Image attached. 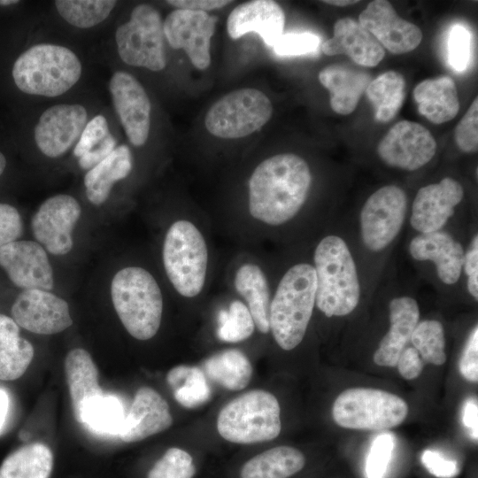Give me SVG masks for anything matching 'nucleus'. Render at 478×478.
<instances>
[{"label": "nucleus", "instance_id": "obj_1", "mask_svg": "<svg viewBox=\"0 0 478 478\" xmlns=\"http://www.w3.org/2000/svg\"><path fill=\"white\" fill-rule=\"evenodd\" d=\"M312 184L310 166L294 153H280L263 160L248 182V212L270 227L296 221L308 200Z\"/></svg>", "mask_w": 478, "mask_h": 478}, {"label": "nucleus", "instance_id": "obj_2", "mask_svg": "<svg viewBox=\"0 0 478 478\" xmlns=\"http://www.w3.org/2000/svg\"><path fill=\"white\" fill-rule=\"evenodd\" d=\"M315 308L327 318L351 315L368 288L366 270L350 235L342 230L324 234L314 246Z\"/></svg>", "mask_w": 478, "mask_h": 478}, {"label": "nucleus", "instance_id": "obj_3", "mask_svg": "<svg viewBox=\"0 0 478 478\" xmlns=\"http://www.w3.org/2000/svg\"><path fill=\"white\" fill-rule=\"evenodd\" d=\"M315 297L312 260L290 265L277 283L269 308V331L281 349L291 351L302 343L315 308Z\"/></svg>", "mask_w": 478, "mask_h": 478}, {"label": "nucleus", "instance_id": "obj_4", "mask_svg": "<svg viewBox=\"0 0 478 478\" xmlns=\"http://www.w3.org/2000/svg\"><path fill=\"white\" fill-rule=\"evenodd\" d=\"M407 214V195L399 186L384 185L368 196L356 219L357 240H352L364 266L368 259L381 262L389 253Z\"/></svg>", "mask_w": 478, "mask_h": 478}, {"label": "nucleus", "instance_id": "obj_5", "mask_svg": "<svg viewBox=\"0 0 478 478\" xmlns=\"http://www.w3.org/2000/svg\"><path fill=\"white\" fill-rule=\"evenodd\" d=\"M81 64L66 47L41 43L22 51L13 61L11 77L16 89L27 95L58 96L79 81Z\"/></svg>", "mask_w": 478, "mask_h": 478}, {"label": "nucleus", "instance_id": "obj_6", "mask_svg": "<svg viewBox=\"0 0 478 478\" xmlns=\"http://www.w3.org/2000/svg\"><path fill=\"white\" fill-rule=\"evenodd\" d=\"M114 309L127 331L135 339L149 340L158 332L163 312L161 289L146 269L127 266L111 283Z\"/></svg>", "mask_w": 478, "mask_h": 478}, {"label": "nucleus", "instance_id": "obj_7", "mask_svg": "<svg viewBox=\"0 0 478 478\" xmlns=\"http://www.w3.org/2000/svg\"><path fill=\"white\" fill-rule=\"evenodd\" d=\"M166 276L182 297L198 296L205 284L209 251L200 229L190 220L181 219L167 229L162 249Z\"/></svg>", "mask_w": 478, "mask_h": 478}, {"label": "nucleus", "instance_id": "obj_8", "mask_svg": "<svg viewBox=\"0 0 478 478\" xmlns=\"http://www.w3.org/2000/svg\"><path fill=\"white\" fill-rule=\"evenodd\" d=\"M280 413L279 402L272 393L263 389L251 390L220 410L217 429L225 440L235 443L271 441L281 429Z\"/></svg>", "mask_w": 478, "mask_h": 478}, {"label": "nucleus", "instance_id": "obj_9", "mask_svg": "<svg viewBox=\"0 0 478 478\" xmlns=\"http://www.w3.org/2000/svg\"><path fill=\"white\" fill-rule=\"evenodd\" d=\"M408 412L403 398L373 388L347 389L338 395L332 407V416L338 426L372 431L399 426Z\"/></svg>", "mask_w": 478, "mask_h": 478}, {"label": "nucleus", "instance_id": "obj_10", "mask_svg": "<svg viewBox=\"0 0 478 478\" xmlns=\"http://www.w3.org/2000/svg\"><path fill=\"white\" fill-rule=\"evenodd\" d=\"M273 105L268 96L253 88L233 90L208 110L204 125L210 134L225 139L242 138L261 128L270 120Z\"/></svg>", "mask_w": 478, "mask_h": 478}, {"label": "nucleus", "instance_id": "obj_11", "mask_svg": "<svg viewBox=\"0 0 478 478\" xmlns=\"http://www.w3.org/2000/svg\"><path fill=\"white\" fill-rule=\"evenodd\" d=\"M163 22L159 12L150 4H141L131 12L130 19L115 32L118 53L129 66L150 71L166 66Z\"/></svg>", "mask_w": 478, "mask_h": 478}, {"label": "nucleus", "instance_id": "obj_12", "mask_svg": "<svg viewBox=\"0 0 478 478\" xmlns=\"http://www.w3.org/2000/svg\"><path fill=\"white\" fill-rule=\"evenodd\" d=\"M465 192L461 183L446 176L417 191L410 209L409 224L415 234L450 229Z\"/></svg>", "mask_w": 478, "mask_h": 478}, {"label": "nucleus", "instance_id": "obj_13", "mask_svg": "<svg viewBox=\"0 0 478 478\" xmlns=\"http://www.w3.org/2000/svg\"><path fill=\"white\" fill-rule=\"evenodd\" d=\"M437 144L431 133L422 125L401 120L390 127L377 146L380 159L388 166L416 171L435 157Z\"/></svg>", "mask_w": 478, "mask_h": 478}, {"label": "nucleus", "instance_id": "obj_14", "mask_svg": "<svg viewBox=\"0 0 478 478\" xmlns=\"http://www.w3.org/2000/svg\"><path fill=\"white\" fill-rule=\"evenodd\" d=\"M465 246L453 231L415 234L408 243L412 260L431 264L440 287L454 289L462 279Z\"/></svg>", "mask_w": 478, "mask_h": 478}, {"label": "nucleus", "instance_id": "obj_15", "mask_svg": "<svg viewBox=\"0 0 478 478\" xmlns=\"http://www.w3.org/2000/svg\"><path fill=\"white\" fill-rule=\"evenodd\" d=\"M217 17L206 12L176 9L163 22L165 38L173 49H182L199 70L211 63V38Z\"/></svg>", "mask_w": 478, "mask_h": 478}, {"label": "nucleus", "instance_id": "obj_16", "mask_svg": "<svg viewBox=\"0 0 478 478\" xmlns=\"http://www.w3.org/2000/svg\"><path fill=\"white\" fill-rule=\"evenodd\" d=\"M81 213V205L72 196H53L40 205L32 218L34 236L50 254H67L73 245L72 233Z\"/></svg>", "mask_w": 478, "mask_h": 478}, {"label": "nucleus", "instance_id": "obj_17", "mask_svg": "<svg viewBox=\"0 0 478 478\" xmlns=\"http://www.w3.org/2000/svg\"><path fill=\"white\" fill-rule=\"evenodd\" d=\"M14 321L29 332L54 335L73 324L66 300L43 289H24L12 306Z\"/></svg>", "mask_w": 478, "mask_h": 478}, {"label": "nucleus", "instance_id": "obj_18", "mask_svg": "<svg viewBox=\"0 0 478 478\" xmlns=\"http://www.w3.org/2000/svg\"><path fill=\"white\" fill-rule=\"evenodd\" d=\"M112 103L129 142L143 145L149 136L151 104L142 84L130 73L116 72L109 84Z\"/></svg>", "mask_w": 478, "mask_h": 478}, {"label": "nucleus", "instance_id": "obj_19", "mask_svg": "<svg viewBox=\"0 0 478 478\" xmlns=\"http://www.w3.org/2000/svg\"><path fill=\"white\" fill-rule=\"evenodd\" d=\"M0 266L16 286L50 291L53 270L45 249L34 241L18 240L0 248Z\"/></svg>", "mask_w": 478, "mask_h": 478}, {"label": "nucleus", "instance_id": "obj_20", "mask_svg": "<svg viewBox=\"0 0 478 478\" xmlns=\"http://www.w3.org/2000/svg\"><path fill=\"white\" fill-rule=\"evenodd\" d=\"M358 23L392 54L415 50L423 36L415 24L399 17L386 0L369 3L359 14Z\"/></svg>", "mask_w": 478, "mask_h": 478}, {"label": "nucleus", "instance_id": "obj_21", "mask_svg": "<svg viewBox=\"0 0 478 478\" xmlns=\"http://www.w3.org/2000/svg\"><path fill=\"white\" fill-rule=\"evenodd\" d=\"M87 118V111L81 104H61L48 108L35 127L37 147L50 158L63 155L81 136Z\"/></svg>", "mask_w": 478, "mask_h": 478}, {"label": "nucleus", "instance_id": "obj_22", "mask_svg": "<svg viewBox=\"0 0 478 478\" xmlns=\"http://www.w3.org/2000/svg\"><path fill=\"white\" fill-rule=\"evenodd\" d=\"M389 329L374 353V361L381 366L395 367L420 321L416 298L406 294L393 297L389 302Z\"/></svg>", "mask_w": 478, "mask_h": 478}, {"label": "nucleus", "instance_id": "obj_23", "mask_svg": "<svg viewBox=\"0 0 478 478\" xmlns=\"http://www.w3.org/2000/svg\"><path fill=\"white\" fill-rule=\"evenodd\" d=\"M285 15L281 7L272 0H252L237 5L228 15L227 30L232 39L257 33L273 48L283 34Z\"/></svg>", "mask_w": 478, "mask_h": 478}, {"label": "nucleus", "instance_id": "obj_24", "mask_svg": "<svg viewBox=\"0 0 478 478\" xmlns=\"http://www.w3.org/2000/svg\"><path fill=\"white\" fill-rule=\"evenodd\" d=\"M173 417L166 401L150 387L140 388L125 417L120 436L123 442L135 443L170 428Z\"/></svg>", "mask_w": 478, "mask_h": 478}, {"label": "nucleus", "instance_id": "obj_25", "mask_svg": "<svg viewBox=\"0 0 478 478\" xmlns=\"http://www.w3.org/2000/svg\"><path fill=\"white\" fill-rule=\"evenodd\" d=\"M328 56L345 54L361 66L373 67L384 58V48L358 22L351 18L338 19L334 35L321 44Z\"/></svg>", "mask_w": 478, "mask_h": 478}, {"label": "nucleus", "instance_id": "obj_26", "mask_svg": "<svg viewBox=\"0 0 478 478\" xmlns=\"http://www.w3.org/2000/svg\"><path fill=\"white\" fill-rule=\"evenodd\" d=\"M65 373L74 418L82 424L89 407L104 395L96 366L86 350L75 348L66 357Z\"/></svg>", "mask_w": 478, "mask_h": 478}, {"label": "nucleus", "instance_id": "obj_27", "mask_svg": "<svg viewBox=\"0 0 478 478\" xmlns=\"http://www.w3.org/2000/svg\"><path fill=\"white\" fill-rule=\"evenodd\" d=\"M319 80L330 93L332 110L342 115H348L356 109L372 81L366 72L342 65L323 68L319 73Z\"/></svg>", "mask_w": 478, "mask_h": 478}, {"label": "nucleus", "instance_id": "obj_28", "mask_svg": "<svg viewBox=\"0 0 478 478\" xmlns=\"http://www.w3.org/2000/svg\"><path fill=\"white\" fill-rule=\"evenodd\" d=\"M419 112L434 124L451 120L459 112L456 84L450 76L427 79L413 89Z\"/></svg>", "mask_w": 478, "mask_h": 478}, {"label": "nucleus", "instance_id": "obj_29", "mask_svg": "<svg viewBox=\"0 0 478 478\" xmlns=\"http://www.w3.org/2000/svg\"><path fill=\"white\" fill-rule=\"evenodd\" d=\"M234 286L243 298L255 327L262 334L269 332V308L271 293L263 269L257 264L246 262L235 271Z\"/></svg>", "mask_w": 478, "mask_h": 478}, {"label": "nucleus", "instance_id": "obj_30", "mask_svg": "<svg viewBox=\"0 0 478 478\" xmlns=\"http://www.w3.org/2000/svg\"><path fill=\"white\" fill-rule=\"evenodd\" d=\"M133 161L129 148L120 145L102 162L89 169L84 177L88 199L100 205L108 198L113 184L126 178L132 170Z\"/></svg>", "mask_w": 478, "mask_h": 478}, {"label": "nucleus", "instance_id": "obj_31", "mask_svg": "<svg viewBox=\"0 0 478 478\" xmlns=\"http://www.w3.org/2000/svg\"><path fill=\"white\" fill-rule=\"evenodd\" d=\"M305 465V457L302 451L281 445L246 461L241 468L240 478H289L300 472Z\"/></svg>", "mask_w": 478, "mask_h": 478}, {"label": "nucleus", "instance_id": "obj_32", "mask_svg": "<svg viewBox=\"0 0 478 478\" xmlns=\"http://www.w3.org/2000/svg\"><path fill=\"white\" fill-rule=\"evenodd\" d=\"M33 357V345L19 336V325L12 318L0 313V380L19 378Z\"/></svg>", "mask_w": 478, "mask_h": 478}, {"label": "nucleus", "instance_id": "obj_33", "mask_svg": "<svg viewBox=\"0 0 478 478\" xmlns=\"http://www.w3.org/2000/svg\"><path fill=\"white\" fill-rule=\"evenodd\" d=\"M53 454L44 443H33L11 453L0 466V478H50Z\"/></svg>", "mask_w": 478, "mask_h": 478}, {"label": "nucleus", "instance_id": "obj_34", "mask_svg": "<svg viewBox=\"0 0 478 478\" xmlns=\"http://www.w3.org/2000/svg\"><path fill=\"white\" fill-rule=\"evenodd\" d=\"M204 373L227 389L240 390L249 384L252 366L241 351L227 349L208 358L204 363Z\"/></svg>", "mask_w": 478, "mask_h": 478}, {"label": "nucleus", "instance_id": "obj_35", "mask_svg": "<svg viewBox=\"0 0 478 478\" xmlns=\"http://www.w3.org/2000/svg\"><path fill=\"white\" fill-rule=\"evenodd\" d=\"M405 79L396 71H388L368 84L366 94L379 122L391 120L399 112L405 99Z\"/></svg>", "mask_w": 478, "mask_h": 478}, {"label": "nucleus", "instance_id": "obj_36", "mask_svg": "<svg viewBox=\"0 0 478 478\" xmlns=\"http://www.w3.org/2000/svg\"><path fill=\"white\" fill-rule=\"evenodd\" d=\"M166 382L173 389L174 399L186 408H197L212 397L204 373L197 366H174L167 373Z\"/></svg>", "mask_w": 478, "mask_h": 478}, {"label": "nucleus", "instance_id": "obj_37", "mask_svg": "<svg viewBox=\"0 0 478 478\" xmlns=\"http://www.w3.org/2000/svg\"><path fill=\"white\" fill-rule=\"evenodd\" d=\"M412 346L425 364L442 366L446 361V340L443 325L437 320L419 321L410 338Z\"/></svg>", "mask_w": 478, "mask_h": 478}, {"label": "nucleus", "instance_id": "obj_38", "mask_svg": "<svg viewBox=\"0 0 478 478\" xmlns=\"http://www.w3.org/2000/svg\"><path fill=\"white\" fill-rule=\"evenodd\" d=\"M60 16L80 28L92 27L104 20L116 5L112 0H57Z\"/></svg>", "mask_w": 478, "mask_h": 478}, {"label": "nucleus", "instance_id": "obj_39", "mask_svg": "<svg viewBox=\"0 0 478 478\" xmlns=\"http://www.w3.org/2000/svg\"><path fill=\"white\" fill-rule=\"evenodd\" d=\"M217 336L227 343H238L249 338L254 332L255 324L246 305L235 300L227 310L218 313Z\"/></svg>", "mask_w": 478, "mask_h": 478}, {"label": "nucleus", "instance_id": "obj_40", "mask_svg": "<svg viewBox=\"0 0 478 478\" xmlns=\"http://www.w3.org/2000/svg\"><path fill=\"white\" fill-rule=\"evenodd\" d=\"M125 417L120 401L103 395L89 407L82 424L97 433L120 434Z\"/></svg>", "mask_w": 478, "mask_h": 478}, {"label": "nucleus", "instance_id": "obj_41", "mask_svg": "<svg viewBox=\"0 0 478 478\" xmlns=\"http://www.w3.org/2000/svg\"><path fill=\"white\" fill-rule=\"evenodd\" d=\"M195 474L192 456L182 449L173 447L153 465L147 478H193Z\"/></svg>", "mask_w": 478, "mask_h": 478}, {"label": "nucleus", "instance_id": "obj_42", "mask_svg": "<svg viewBox=\"0 0 478 478\" xmlns=\"http://www.w3.org/2000/svg\"><path fill=\"white\" fill-rule=\"evenodd\" d=\"M320 38L312 33L282 34L273 46L279 56H299L317 51Z\"/></svg>", "mask_w": 478, "mask_h": 478}, {"label": "nucleus", "instance_id": "obj_43", "mask_svg": "<svg viewBox=\"0 0 478 478\" xmlns=\"http://www.w3.org/2000/svg\"><path fill=\"white\" fill-rule=\"evenodd\" d=\"M394 447V440L389 434H382L373 442L366 459L367 478H382L387 470Z\"/></svg>", "mask_w": 478, "mask_h": 478}, {"label": "nucleus", "instance_id": "obj_44", "mask_svg": "<svg viewBox=\"0 0 478 478\" xmlns=\"http://www.w3.org/2000/svg\"><path fill=\"white\" fill-rule=\"evenodd\" d=\"M454 138L458 147L466 153L478 150V98L470 107L455 128Z\"/></svg>", "mask_w": 478, "mask_h": 478}, {"label": "nucleus", "instance_id": "obj_45", "mask_svg": "<svg viewBox=\"0 0 478 478\" xmlns=\"http://www.w3.org/2000/svg\"><path fill=\"white\" fill-rule=\"evenodd\" d=\"M448 58L451 67L457 72L464 71L470 55V34L461 25L451 27L448 37Z\"/></svg>", "mask_w": 478, "mask_h": 478}, {"label": "nucleus", "instance_id": "obj_46", "mask_svg": "<svg viewBox=\"0 0 478 478\" xmlns=\"http://www.w3.org/2000/svg\"><path fill=\"white\" fill-rule=\"evenodd\" d=\"M466 289L474 301H478V235L474 232L465 246L462 267Z\"/></svg>", "mask_w": 478, "mask_h": 478}, {"label": "nucleus", "instance_id": "obj_47", "mask_svg": "<svg viewBox=\"0 0 478 478\" xmlns=\"http://www.w3.org/2000/svg\"><path fill=\"white\" fill-rule=\"evenodd\" d=\"M110 134L106 119L96 115L86 124L80 139L74 148L73 154L80 158L101 142Z\"/></svg>", "mask_w": 478, "mask_h": 478}, {"label": "nucleus", "instance_id": "obj_48", "mask_svg": "<svg viewBox=\"0 0 478 478\" xmlns=\"http://www.w3.org/2000/svg\"><path fill=\"white\" fill-rule=\"evenodd\" d=\"M23 234V221L19 211L6 203H0V248L18 239Z\"/></svg>", "mask_w": 478, "mask_h": 478}, {"label": "nucleus", "instance_id": "obj_49", "mask_svg": "<svg viewBox=\"0 0 478 478\" xmlns=\"http://www.w3.org/2000/svg\"><path fill=\"white\" fill-rule=\"evenodd\" d=\"M461 375L471 382L478 381V327L472 329L459 360Z\"/></svg>", "mask_w": 478, "mask_h": 478}, {"label": "nucleus", "instance_id": "obj_50", "mask_svg": "<svg viewBox=\"0 0 478 478\" xmlns=\"http://www.w3.org/2000/svg\"><path fill=\"white\" fill-rule=\"evenodd\" d=\"M425 365L418 351L412 346H406L399 356L396 366L402 377L413 380L420 376Z\"/></svg>", "mask_w": 478, "mask_h": 478}, {"label": "nucleus", "instance_id": "obj_51", "mask_svg": "<svg viewBox=\"0 0 478 478\" xmlns=\"http://www.w3.org/2000/svg\"><path fill=\"white\" fill-rule=\"evenodd\" d=\"M421 461L425 467L437 477L451 478L458 473V466L455 461L448 460L434 451H425Z\"/></svg>", "mask_w": 478, "mask_h": 478}, {"label": "nucleus", "instance_id": "obj_52", "mask_svg": "<svg viewBox=\"0 0 478 478\" xmlns=\"http://www.w3.org/2000/svg\"><path fill=\"white\" fill-rule=\"evenodd\" d=\"M116 148L115 138L109 134L100 144L79 158L82 169L89 170L107 158Z\"/></svg>", "mask_w": 478, "mask_h": 478}, {"label": "nucleus", "instance_id": "obj_53", "mask_svg": "<svg viewBox=\"0 0 478 478\" xmlns=\"http://www.w3.org/2000/svg\"><path fill=\"white\" fill-rule=\"evenodd\" d=\"M167 4L177 9L206 12L222 8L231 1L226 0H168Z\"/></svg>", "mask_w": 478, "mask_h": 478}, {"label": "nucleus", "instance_id": "obj_54", "mask_svg": "<svg viewBox=\"0 0 478 478\" xmlns=\"http://www.w3.org/2000/svg\"><path fill=\"white\" fill-rule=\"evenodd\" d=\"M477 420L478 407L476 401H469L466 404L463 412V422L466 428L471 429L472 436L477 440Z\"/></svg>", "mask_w": 478, "mask_h": 478}, {"label": "nucleus", "instance_id": "obj_55", "mask_svg": "<svg viewBox=\"0 0 478 478\" xmlns=\"http://www.w3.org/2000/svg\"><path fill=\"white\" fill-rule=\"evenodd\" d=\"M9 408V397L7 393L0 389V431L4 424Z\"/></svg>", "mask_w": 478, "mask_h": 478}, {"label": "nucleus", "instance_id": "obj_56", "mask_svg": "<svg viewBox=\"0 0 478 478\" xmlns=\"http://www.w3.org/2000/svg\"><path fill=\"white\" fill-rule=\"evenodd\" d=\"M323 2L325 4L336 5V6H347V5H350V4H356L358 1H353V0H325Z\"/></svg>", "mask_w": 478, "mask_h": 478}, {"label": "nucleus", "instance_id": "obj_57", "mask_svg": "<svg viewBox=\"0 0 478 478\" xmlns=\"http://www.w3.org/2000/svg\"><path fill=\"white\" fill-rule=\"evenodd\" d=\"M7 166V159L4 152L0 150V177L3 175Z\"/></svg>", "mask_w": 478, "mask_h": 478}, {"label": "nucleus", "instance_id": "obj_58", "mask_svg": "<svg viewBox=\"0 0 478 478\" xmlns=\"http://www.w3.org/2000/svg\"><path fill=\"white\" fill-rule=\"evenodd\" d=\"M19 1L18 0H0V6L9 7L12 5L18 4Z\"/></svg>", "mask_w": 478, "mask_h": 478}]
</instances>
